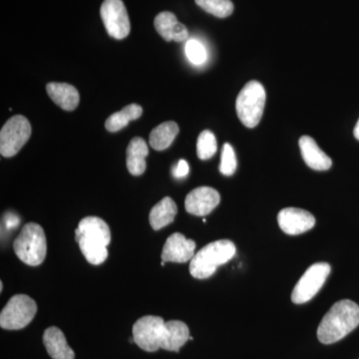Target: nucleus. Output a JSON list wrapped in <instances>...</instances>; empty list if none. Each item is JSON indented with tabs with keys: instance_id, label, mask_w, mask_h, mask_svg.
<instances>
[{
	"instance_id": "obj_15",
	"label": "nucleus",
	"mask_w": 359,
	"mask_h": 359,
	"mask_svg": "<svg viewBox=\"0 0 359 359\" xmlns=\"http://www.w3.org/2000/svg\"><path fill=\"white\" fill-rule=\"evenodd\" d=\"M299 148L304 162L316 171H327L330 169L332 161L320 147L311 137L302 136L299 139Z\"/></svg>"
},
{
	"instance_id": "obj_2",
	"label": "nucleus",
	"mask_w": 359,
	"mask_h": 359,
	"mask_svg": "<svg viewBox=\"0 0 359 359\" xmlns=\"http://www.w3.org/2000/svg\"><path fill=\"white\" fill-rule=\"evenodd\" d=\"M75 238L88 263L98 266L107 259L111 231L104 219L93 216L82 219L75 230Z\"/></svg>"
},
{
	"instance_id": "obj_6",
	"label": "nucleus",
	"mask_w": 359,
	"mask_h": 359,
	"mask_svg": "<svg viewBox=\"0 0 359 359\" xmlns=\"http://www.w3.org/2000/svg\"><path fill=\"white\" fill-rule=\"evenodd\" d=\"M266 90L259 82L250 81L238 93L236 110L238 119L248 128H255L263 117L266 105Z\"/></svg>"
},
{
	"instance_id": "obj_7",
	"label": "nucleus",
	"mask_w": 359,
	"mask_h": 359,
	"mask_svg": "<svg viewBox=\"0 0 359 359\" xmlns=\"http://www.w3.org/2000/svg\"><path fill=\"white\" fill-rule=\"evenodd\" d=\"M37 304L26 294L11 297L0 313V327L7 330H20L27 327L36 316Z\"/></svg>"
},
{
	"instance_id": "obj_20",
	"label": "nucleus",
	"mask_w": 359,
	"mask_h": 359,
	"mask_svg": "<svg viewBox=\"0 0 359 359\" xmlns=\"http://www.w3.org/2000/svg\"><path fill=\"white\" fill-rule=\"evenodd\" d=\"M179 126L176 122L162 123L151 132L149 143H150L151 147L155 150H166L172 145L177 135L179 134Z\"/></svg>"
},
{
	"instance_id": "obj_16",
	"label": "nucleus",
	"mask_w": 359,
	"mask_h": 359,
	"mask_svg": "<svg viewBox=\"0 0 359 359\" xmlns=\"http://www.w3.org/2000/svg\"><path fill=\"white\" fill-rule=\"evenodd\" d=\"M43 344L52 359H74L75 353L68 346L65 335L58 327L47 328L43 334Z\"/></svg>"
},
{
	"instance_id": "obj_19",
	"label": "nucleus",
	"mask_w": 359,
	"mask_h": 359,
	"mask_svg": "<svg viewBox=\"0 0 359 359\" xmlns=\"http://www.w3.org/2000/svg\"><path fill=\"white\" fill-rule=\"evenodd\" d=\"M178 208L176 203L170 197L164 198L151 210L149 221L153 230L159 231L164 226L173 223Z\"/></svg>"
},
{
	"instance_id": "obj_8",
	"label": "nucleus",
	"mask_w": 359,
	"mask_h": 359,
	"mask_svg": "<svg viewBox=\"0 0 359 359\" xmlns=\"http://www.w3.org/2000/svg\"><path fill=\"white\" fill-rule=\"evenodd\" d=\"M32 125L25 116L11 117L0 131V154L6 158L13 157L29 140Z\"/></svg>"
},
{
	"instance_id": "obj_4",
	"label": "nucleus",
	"mask_w": 359,
	"mask_h": 359,
	"mask_svg": "<svg viewBox=\"0 0 359 359\" xmlns=\"http://www.w3.org/2000/svg\"><path fill=\"white\" fill-rule=\"evenodd\" d=\"M237 252V248L230 240H219L205 245L194 256L190 273L194 278L204 280L216 273L219 266L230 262Z\"/></svg>"
},
{
	"instance_id": "obj_9",
	"label": "nucleus",
	"mask_w": 359,
	"mask_h": 359,
	"mask_svg": "<svg viewBox=\"0 0 359 359\" xmlns=\"http://www.w3.org/2000/svg\"><path fill=\"white\" fill-rule=\"evenodd\" d=\"M330 271L332 266L327 263H316L309 266L292 290V302L302 304L311 301L325 285Z\"/></svg>"
},
{
	"instance_id": "obj_5",
	"label": "nucleus",
	"mask_w": 359,
	"mask_h": 359,
	"mask_svg": "<svg viewBox=\"0 0 359 359\" xmlns=\"http://www.w3.org/2000/svg\"><path fill=\"white\" fill-rule=\"evenodd\" d=\"M13 250L18 259L28 266H36L43 263L47 243L42 226L35 223L26 224L14 241Z\"/></svg>"
},
{
	"instance_id": "obj_13",
	"label": "nucleus",
	"mask_w": 359,
	"mask_h": 359,
	"mask_svg": "<svg viewBox=\"0 0 359 359\" xmlns=\"http://www.w3.org/2000/svg\"><path fill=\"white\" fill-rule=\"evenodd\" d=\"M196 243L180 233L170 236L162 250V261L173 263H187L195 256Z\"/></svg>"
},
{
	"instance_id": "obj_28",
	"label": "nucleus",
	"mask_w": 359,
	"mask_h": 359,
	"mask_svg": "<svg viewBox=\"0 0 359 359\" xmlns=\"http://www.w3.org/2000/svg\"><path fill=\"white\" fill-rule=\"evenodd\" d=\"M2 290H4V285H2V283H0V290H1L2 292Z\"/></svg>"
},
{
	"instance_id": "obj_26",
	"label": "nucleus",
	"mask_w": 359,
	"mask_h": 359,
	"mask_svg": "<svg viewBox=\"0 0 359 359\" xmlns=\"http://www.w3.org/2000/svg\"><path fill=\"white\" fill-rule=\"evenodd\" d=\"M189 172H190V167L187 161L183 159L179 161L178 164L173 170L175 178L177 179L185 178Z\"/></svg>"
},
{
	"instance_id": "obj_3",
	"label": "nucleus",
	"mask_w": 359,
	"mask_h": 359,
	"mask_svg": "<svg viewBox=\"0 0 359 359\" xmlns=\"http://www.w3.org/2000/svg\"><path fill=\"white\" fill-rule=\"evenodd\" d=\"M359 325V306L349 299L335 302L318 325V339L332 344L351 334Z\"/></svg>"
},
{
	"instance_id": "obj_24",
	"label": "nucleus",
	"mask_w": 359,
	"mask_h": 359,
	"mask_svg": "<svg viewBox=\"0 0 359 359\" xmlns=\"http://www.w3.org/2000/svg\"><path fill=\"white\" fill-rule=\"evenodd\" d=\"M238 162L236 158L235 151L229 143L224 145L222 151L221 164H219V172L224 176H231L237 170Z\"/></svg>"
},
{
	"instance_id": "obj_14",
	"label": "nucleus",
	"mask_w": 359,
	"mask_h": 359,
	"mask_svg": "<svg viewBox=\"0 0 359 359\" xmlns=\"http://www.w3.org/2000/svg\"><path fill=\"white\" fill-rule=\"evenodd\" d=\"M156 30L166 41L182 42L188 39V28L177 20L176 15L169 11L158 14L155 18Z\"/></svg>"
},
{
	"instance_id": "obj_1",
	"label": "nucleus",
	"mask_w": 359,
	"mask_h": 359,
	"mask_svg": "<svg viewBox=\"0 0 359 359\" xmlns=\"http://www.w3.org/2000/svg\"><path fill=\"white\" fill-rule=\"evenodd\" d=\"M133 339L137 346L148 353L160 348L179 353L190 339V330L183 321H165L160 316H146L134 323Z\"/></svg>"
},
{
	"instance_id": "obj_17",
	"label": "nucleus",
	"mask_w": 359,
	"mask_h": 359,
	"mask_svg": "<svg viewBox=\"0 0 359 359\" xmlns=\"http://www.w3.org/2000/svg\"><path fill=\"white\" fill-rule=\"evenodd\" d=\"M46 91L56 105L65 111L76 109L79 104V92L74 86L68 83H48L46 85Z\"/></svg>"
},
{
	"instance_id": "obj_11",
	"label": "nucleus",
	"mask_w": 359,
	"mask_h": 359,
	"mask_svg": "<svg viewBox=\"0 0 359 359\" xmlns=\"http://www.w3.org/2000/svg\"><path fill=\"white\" fill-rule=\"evenodd\" d=\"M278 226L287 235L297 236L306 233L316 226V218L311 212L299 208H285L278 215Z\"/></svg>"
},
{
	"instance_id": "obj_22",
	"label": "nucleus",
	"mask_w": 359,
	"mask_h": 359,
	"mask_svg": "<svg viewBox=\"0 0 359 359\" xmlns=\"http://www.w3.org/2000/svg\"><path fill=\"white\" fill-rule=\"evenodd\" d=\"M195 1L201 8L216 18H229L233 11V4L231 0H195Z\"/></svg>"
},
{
	"instance_id": "obj_23",
	"label": "nucleus",
	"mask_w": 359,
	"mask_h": 359,
	"mask_svg": "<svg viewBox=\"0 0 359 359\" xmlns=\"http://www.w3.org/2000/svg\"><path fill=\"white\" fill-rule=\"evenodd\" d=\"M218 144L212 132L205 130L199 135L197 141V155L201 160H208L216 154Z\"/></svg>"
},
{
	"instance_id": "obj_25",
	"label": "nucleus",
	"mask_w": 359,
	"mask_h": 359,
	"mask_svg": "<svg viewBox=\"0 0 359 359\" xmlns=\"http://www.w3.org/2000/svg\"><path fill=\"white\" fill-rule=\"evenodd\" d=\"M187 57L194 65H202L207 60V51L204 45L196 39L189 40L186 43Z\"/></svg>"
},
{
	"instance_id": "obj_27",
	"label": "nucleus",
	"mask_w": 359,
	"mask_h": 359,
	"mask_svg": "<svg viewBox=\"0 0 359 359\" xmlns=\"http://www.w3.org/2000/svg\"><path fill=\"white\" fill-rule=\"evenodd\" d=\"M354 137L359 141V120L358 124H356L355 128H354Z\"/></svg>"
},
{
	"instance_id": "obj_18",
	"label": "nucleus",
	"mask_w": 359,
	"mask_h": 359,
	"mask_svg": "<svg viewBox=\"0 0 359 359\" xmlns=\"http://www.w3.org/2000/svg\"><path fill=\"white\" fill-rule=\"evenodd\" d=\"M149 155L147 143L140 137H135L127 148L126 164L129 173L141 176L146 171V157Z\"/></svg>"
},
{
	"instance_id": "obj_21",
	"label": "nucleus",
	"mask_w": 359,
	"mask_h": 359,
	"mask_svg": "<svg viewBox=\"0 0 359 359\" xmlns=\"http://www.w3.org/2000/svg\"><path fill=\"white\" fill-rule=\"evenodd\" d=\"M143 113V108L138 104H130L126 107L123 108L119 112L114 113L108 117L105 122V128L107 131L114 132L120 131L129 124V122L138 119Z\"/></svg>"
},
{
	"instance_id": "obj_12",
	"label": "nucleus",
	"mask_w": 359,
	"mask_h": 359,
	"mask_svg": "<svg viewBox=\"0 0 359 359\" xmlns=\"http://www.w3.org/2000/svg\"><path fill=\"white\" fill-rule=\"evenodd\" d=\"M221 202L218 191L210 187H200L194 189L187 195L185 200L186 211L194 216H207L216 209Z\"/></svg>"
},
{
	"instance_id": "obj_10",
	"label": "nucleus",
	"mask_w": 359,
	"mask_h": 359,
	"mask_svg": "<svg viewBox=\"0 0 359 359\" xmlns=\"http://www.w3.org/2000/svg\"><path fill=\"white\" fill-rule=\"evenodd\" d=\"M100 14L111 37L121 40L128 36L131 25L128 13L122 0H104Z\"/></svg>"
}]
</instances>
